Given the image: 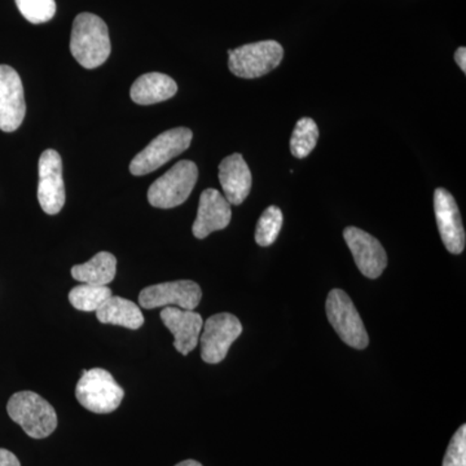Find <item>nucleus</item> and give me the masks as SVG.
<instances>
[{"mask_svg": "<svg viewBox=\"0 0 466 466\" xmlns=\"http://www.w3.org/2000/svg\"><path fill=\"white\" fill-rule=\"evenodd\" d=\"M112 51L108 26L96 15L81 14L73 23L70 52L86 69L103 66Z\"/></svg>", "mask_w": 466, "mask_h": 466, "instance_id": "obj_1", "label": "nucleus"}, {"mask_svg": "<svg viewBox=\"0 0 466 466\" xmlns=\"http://www.w3.org/2000/svg\"><path fill=\"white\" fill-rule=\"evenodd\" d=\"M7 412L12 421L20 425L34 440L50 437L56 431V410L36 392L18 391L12 395Z\"/></svg>", "mask_w": 466, "mask_h": 466, "instance_id": "obj_2", "label": "nucleus"}, {"mask_svg": "<svg viewBox=\"0 0 466 466\" xmlns=\"http://www.w3.org/2000/svg\"><path fill=\"white\" fill-rule=\"evenodd\" d=\"M125 391L108 370L101 368L84 370L76 383V398L82 407L94 413H110L121 406Z\"/></svg>", "mask_w": 466, "mask_h": 466, "instance_id": "obj_3", "label": "nucleus"}, {"mask_svg": "<svg viewBox=\"0 0 466 466\" xmlns=\"http://www.w3.org/2000/svg\"><path fill=\"white\" fill-rule=\"evenodd\" d=\"M198 179L195 162L180 161L167 174L158 177L148 189V201L153 208H173L184 204Z\"/></svg>", "mask_w": 466, "mask_h": 466, "instance_id": "obj_4", "label": "nucleus"}, {"mask_svg": "<svg viewBox=\"0 0 466 466\" xmlns=\"http://www.w3.org/2000/svg\"><path fill=\"white\" fill-rule=\"evenodd\" d=\"M228 56L232 75L245 79L259 78L280 66L284 48L276 41H262L229 50Z\"/></svg>", "mask_w": 466, "mask_h": 466, "instance_id": "obj_5", "label": "nucleus"}, {"mask_svg": "<svg viewBox=\"0 0 466 466\" xmlns=\"http://www.w3.org/2000/svg\"><path fill=\"white\" fill-rule=\"evenodd\" d=\"M193 134L189 128L177 127L165 131L135 156L130 164V173L142 177L164 167L191 146Z\"/></svg>", "mask_w": 466, "mask_h": 466, "instance_id": "obj_6", "label": "nucleus"}, {"mask_svg": "<svg viewBox=\"0 0 466 466\" xmlns=\"http://www.w3.org/2000/svg\"><path fill=\"white\" fill-rule=\"evenodd\" d=\"M327 317L333 329L350 348L364 350L370 345V337L363 320L351 299L341 289H333L328 296Z\"/></svg>", "mask_w": 466, "mask_h": 466, "instance_id": "obj_7", "label": "nucleus"}, {"mask_svg": "<svg viewBox=\"0 0 466 466\" xmlns=\"http://www.w3.org/2000/svg\"><path fill=\"white\" fill-rule=\"evenodd\" d=\"M202 328L201 358L208 364H218L225 360L232 343L242 333L241 321L228 312L213 315L205 321Z\"/></svg>", "mask_w": 466, "mask_h": 466, "instance_id": "obj_8", "label": "nucleus"}, {"mask_svg": "<svg viewBox=\"0 0 466 466\" xmlns=\"http://www.w3.org/2000/svg\"><path fill=\"white\" fill-rule=\"evenodd\" d=\"M202 290L200 285L192 280L168 281V283L150 285L139 294V303L143 309L177 308L195 309L200 305Z\"/></svg>", "mask_w": 466, "mask_h": 466, "instance_id": "obj_9", "label": "nucleus"}, {"mask_svg": "<svg viewBox=\"0 0 466 466\" xmlns=\"http://www.w3.org/2000/svg\"><path fill=\"white\" fill-rule=\"evenodd\" d=\"M38 201L48 216H56L66 205V184L63 179V161L54 149L42 153L38 165Z\"/></svg>", "mask_w": 466, "mask_h": 466, "instance_id": "obj_10", "label": "nucleus"}, {"mask_svg": "<svg viewBox=\"0 0 466 466\" xmlns=\"http://www.w3.org/2000/svg\"><path fill=\"white\" fill-rule=\"evenodd\" d=\"M24 86L14 67L0 66V130L14 133L25 118Z\"/></svg>", "mask_w": 466, "mask_h": 466, "instance_id": "obj_11", "label": "nucleus"}, {"mask_svg": "<svg viewBox=\"0 0 466 466\" xmlns=\"http://www.w3.org/2000/svg\"><path fill=\"white\" fill-rule=\"evenodd\" d=\"M343 238L351 250L359 271L368 279L380 278L388 266V256L381 242L357 227H348L343 231Z\"/></svg>", "mask_w": 466, "mask_h": 466, "instance_id": "obj_12", "label": "nucleus"}, {"mask_svg": "<svg viewBox=\"0 0 466 466\" xmlns=\"http://www.w3.org/2000/svg\"><path fill=\"white\" fill-rule=\"evenodd\" d=\"M434 211L444 247L450 253L461 254L465 249V229L458 204L447 189H435Z\"/></svg>", "mask_w": 466, "mask_h": 466, "instance_id": "obj_13", "label": "nucleus"}, {"mask_svg": "<svg viewBox=\"0 0 466 466\" xmlns=\"http://www.w3.org/2000/svg\"><path fill=\"white\" fill-rule=\"evenodd\" d=\"M161 320L165 327L173 333L174 348L180 354L188 355L198 348L204 320L193 309L167 308L161 311Z\"/></svg>", "mask_w": 466, "mask_h": 466, "instance_id": "obj_14", "label": "nucleus"}, {"mask_svg": "<svg viewBox=\"0 0 466 466\" xmlns=\"http://www.w3.org/2000/svg\"><path fill=\"white\" fill-rule=\"evenodd\" d=\"M231 204L214 188L205 189L198 204V218L192 232L196 238H207L210 233L222 231L231 223Z\"/></svg>", "mask_w": 466, "mask_h": 466, "instance_id": "obj_15", "label": "nucleus"}, {"mask_svg": "<svg viewBox=\"0 0 466 466\" xmlns=\"http://www.w3.org/2000/svg\"><path fill=\"white\" fill-rule=\"evenodd\" d=\"M219 182L229 204L238 207L247 200L253 179L250 168L240 153H233L220 162Z\"/></svg>", "mask_w": 466, "mask_h": 466, "instance_id": "obj_16", "label": "nucleus"}, {"mask_svg": "<svg viewBox=\"0 0 466 466\" xmlns=\"http://www.w3.org/2000/svg\"><path fill=\"white\" fill-rule=\"evenodd\" d=\"M177 92V82L162 73L143 75L131 86V99L139 106H153L171 99Z\"/></svg>", "mask_w": 466, "mask_h": 466, "instance_id": "obj_17", "label": "nucleus"}, {"mask_svg": "<svg viewBox=\"0 0 466 466\" xmlns=\"http://www.w3.org/2000/svg\"><path fill=\"white\" fill-rule=\"evenodd\" d=\"M101 324L119 325L127 329L137 330L144 324L142 309L133 300L112 296L96 311Z\"/></svg>", "mask_w": 466, "mask_h": 466, "instance_id": "obj_18", "label": "nucleus"}, {"mask_svg": "<svg viewBox=\"0 0 466 466\" xmlns=\"http://www.w3.org/2000/svg\"><path fill=\"white\" fill-rule=\"evenodd\" d=\"M116 274V259L108 251H100L84 265H76L72 268V276L82 284L103 285L115 280Z\"/></svg>", "mask_w": 466, "mask_h": 466, "instance_id": "obj_19", "label": "nucleus"}, {"mask_svg": "<svg viewBox=\"0 0 466 466\" xmlns=\"http://www.w3.org/2000/svg\"><path fill=\"white\" fill-rule=\"evenodd\" d=\"M112 296L108 287L81 284L70 290L69 302L79 311L96 312Z\"/></svg>", "mask_w": 466, "mask_h": 466, "instance_id": "obj_20", "label": "nucleus"}, {"mask_svg": "<svg viewBox=\"0 0 466 466\" xmlns=\"http://www.w3.org/2000/svg\"><path fill=\"white\" fill-rule=\"evenodd\" d=\"M319 127L314 119L305 116L297 122L290 139L291 155L296 158H306L317 147Z\"/></svg>", "mask_w": 466, "mask_h": 466, "instance_id": "obj_21", "label": "nucleus"}, {"mask_svg": "<svg viewBox=\"0 0 466 466\" xmlns=\"http://www.w3.org/2000/svg\"><path fill=\"white\" fill-rule=\"evenodd\" d=\"M281 227H283V211L278 207L267 208L257 223V244L263 248L274 244L281 231Z\"/></svg>", "mask_w": 466, "mask_h": 466, "instance_id": "obj_22", "label": "nucleus"}, {"mask_svg": "<svg viewBox=\"0 0 466 466\" xmlns=\"http://www.w3.org/2000/svg\"><path fill=\"white\" fill-rule=\"evenodd\" d=\"M15 2L21 15L35 25L48 23L56 14L55 0H15Z\"/></svg>", "mask_w": 466, "mask_h": 466, "instance_id": "obj_23", "label": "nucleus"}, {"mask_svg": "<svg viewBox=\"0 0 466 466\" xmlns=\"http://www.w3.org/2000/svg\"><path fill=\"white\" fill-rule=\"evenodd\" d=\"M443 466H466V426H460L444 456Z\"/></svg>", "mask_w": 466, "mask_h": 466, "instance_id": "obj_24", "label": "nucleus"}, {"mask_svg": "<svg viewBox=\"0 0 466 466\" xmlns=\"http://www.w3.org/2000/svg\"><path fill=\"white\" fill-rule=\"evenodd\" d=\"M0 466H21L20 461L11 451L0 449Z\"/></svg>", "mask_w": 466, "mask_h": 466, "instance_id": "obj_25", "label": "nucleus"}, {"mask_svg": "<svg viewBox=\"0 0 466 466\" xmlns=\"http://www.w3.org/2000/svg\"><path fill=\"white\" fill-rule=\"evenodd\" d=\"M455 60H456V63H458L460 69H461L462 72L466 73V48L465 47H460L459 50L456 51Z\"/></svg>", "mask_w": 466, "mask_h": 466, "instance_id": "obj_26", "label": "nucleus"}, {"mask_svg": "<svg viewBox=\"0 0 466 466\" xmlns=\"http://www.w3.org/2000/svg\"><path fill=\"white\" fill-rule=\"evenodd\" d=\"M175 466H202L200 462L195 461V460H186V461L179 462Z\"/></svg>", "mask_w": 466, "mask_h": 466, "instance_id": "obj_27", "label": "nucleus"}]
</instances>
